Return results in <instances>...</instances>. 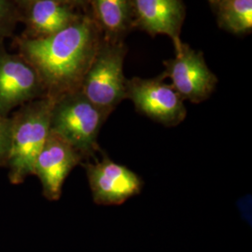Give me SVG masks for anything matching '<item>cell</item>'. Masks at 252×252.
I'll return each mask as SVG.
<instances>
[{
	"label": "cell",
	"instance_id": "obj_8",
	"mask_svg": "<svg viewBox=\"0 0 252 252\" xmlns=\"http://www.w3.org/2000/svg\"><path fill=\"white\" fill-rule=\"evenodd\" d=\"M45 95L38 74L25 58L0 52V117Z\"/></svg>",
	"mask_w": 252,
	"mask_h": 252
},
{
	"label": "cell",
	"instance_id": "obj_4",
	"mask_svg": "<svg viewBox=\"0 0 252 252\" xmlns=\"http://www.w3.org/2000/svg\"><path fill=\"white\" fill-rule=\"evenodd\" d=\"M126 50L122 44H108L94 54L81 81L80 91L108 115L126 98L124 74Z\"/></svg>",
	"mask_w": 252,
	"mask_h": 252
},
{
	"label": "cell",
	"instance_id": "obj_16",
	"mask_svg": "<svg viewBox=\"0 0 252 252\" xmlns=\"http://www.w3.org/2000/svg\"><path fill=\"white\" fill-rule=\"evenodd\" d=\"M211 3H213V4H215V5H219L220 3H221L222 1H224V0H209Z\"/></svg>",
	"mask_w": 252,
	"mask_h": 252
},
{
	"label": "cell",
	"instance_id": "obj_3",
	"mask_svg": "<svg viewBox=\"0 0 252 252\" xmlns=\"http://www.w3.org/2000/svg\"><path fill=\"white\" fill-rule=\"evenodd\" d=\"M108 116L81 91H73L54 98L50 131L71 145L83 160H89L102 152L97 139Z\"/></svg>",
	"mask_w": 252,
	"mask_h": 252
},
{
	"label": "cell",
	"instance_id": "obj_7",
	"mask_svg": "<svg viewBox=\"0 0 252 252\" xmlns=\"http://www.w3.org/2000/svg\"><path fill=\"white\" fill-rule=\"evenodd\" d=\"M175 52V58L164 62V77L170 79L182 99L194 104L208 99L216 89L218 78L208 68L203 54L182 41Z\"/></svg>",
	"mask_w": 252,
	"mask_h": 252
},
{
	"label": "cell",
	"instance_id": "obj_2",
	"mask_svg": "<svg viewBox=\"0 0 252 252\" xmlns=\"http://www.w3.org/2000/svg\"><path fill=\"white\" fill-rule=\"evenodd\" d=\"M54 104V97L45 95L23 105L10 117L11 149L7 166L12 184H21L34 175L36 157L50 133Z\"/></svg>",
	"mask_w": 252,
	"mask_h": 252
},
{
	"label": "cell",
	"instance_id": "obj_13",
	"mask_svg": "<svg viewBox=\"0 0 252 252\" xmlns=\"http://www.w3.org/2000/svg\"><path fill=\"white\" fill-rule=\"evenodd\" d=\"M94 9L101 27L108 35L122 33L130 17L129 0H93Z\"/></svg>",
	"mask_w": 252,
	"mask_h": 252
},
{
	"label": "cell",
	"instance_id": "obj_17",
	"mask_svg": "<svg viewBox=\"0 0 252 252\" xmlns=\"http://www.w3.org/2000/svg\"><path fill=\"white\" fill-rule=\"evenodd\" d=\"M34 1V0H33ZM58 1H61V2H63V1H76V0H58Z\"/></svg>",
	"mask_w": 252,
	"mask_h": 252
},
{
	"label": "cell",
	"instance_id": "obj_12",
	"mask_svg": "<svg viewBox=\"0 0 252 252\" xmlns=\"http://www.w3.org/2000/svg\"><path fill=\"white\" fill-rule=\"evenodd\" d=\"M218 6L220 27L233 34H245L252 28V0H224Z\"/></svg>",
	"mask_w": 252,
	"mask_h": 252
},
{
	"label": "cell",
	"instance_id": "obj_15",
	"mask_svg": "<svg viewBox=\"0 0 252 252\" xmlns=\"http://www.w3.org/2000/svg\"><path fill=\"white\" fill-rule=\"evenodd\" d=\"M9 15V4L7 0H0V28L6 24Z\"/></svg>",
	"mask_w": 252,
	"mask_h": 252
},
{
	"label": "cell",
	"instance_id": "obj_9",
	"mask_svg": "<svg viewBox=\"0 0 252 252\" xmlns=\"http://www.w3.org/2000/svg\"><path fill=\"white\" fill-rule=\"evenodd\" d=\"M83 161L71 145L50 131L34 165V175L40 180L44 197L50 201L59 200L64 180Z\"/></svg>",
	"mask_w": 252,
	"mask_h": 252
},
{
	"label": "cell",
	"instance_id": "obj_14",
	"mask_svg": "<svg viewBox=\"0 0 252 252\" xmlns=\"http://www.w3.org/2000/svg\"><path fill=\"white\" fill-rule=\"evenodd\" d=\"M11 149L10 117H0V166L7 165Z\"/></svg>",
	"mask_w": 252,
	"mask_h": 252
},
{
	"label": "cell",
	"instance_id": "obj_6",
	"mask_svg": "<svg viewBox=\"0 0 252 252\" xmlns=\"http://www.w3.org/2000/svg\"><path fill=\"white\" fill-rule=\"evenodd\" d=\"M100 160L81 162L90 185L93 200L99 206H120L138 195L144 182L124 164L113 162L102 151Z\"/></svg>",
	"mask_w": 252,
	"mask_h": 252
},
{
	"label": "cell",
	"instance_id": "obj_10",
	"mask_svg": "<svg viewBox=\"0 0 252 252\" xmlns=\"http://www.w3.org/2000/svg\"><path fill=\"white\" fill-rule=\"evenodd\" d=\"M137 23L149 34L166 35L177 46L185 18L182 0H132Z\"/></svg>",
	"mask_w": 252,
	"mask_h": 252
},
{
	"label": "cell",
	"instance_id": "obj_1",
	"mask_svg": "<svg viewBox=\"0 0 252 252\" xmlns=\"http://www.w3.org/2000/svg\"><path fill=\"white\" fill-rule=\"evenodd\" d=\"M94 36L92 23L82 19L54 35L21 42L24 58L36 69L48 95L56 98L80 90L95 54Z\"/></svg>",
	"mask_w": 252,
	"mask_h": 252
},
{
	"label": "cell",
	"instance_id": "obj_5",
	"mask_svg": "<svg viewBox=\"0 0 252 252\" xmlns=\"http://www.w3.org/2000/svg\"><path fill=\"white\" fill-rule=\"evenodd\" d=\"M162 74L153 79L127 80L126 98L139 113L165 127L180 125L187 116L184 100Z\"/></svg>",
	"mask_w": 252,
	"mask_h": 252
},
{
	"label": "cell",
	"instance_id": "obj_11",
	"mask_svg": "<svg viewBox=\"0 0 252 252\" xmlns=\"http://www.w3.org/2000/svg\"><path fill=\"white\" fill-rule=\"evenodd\" d=\"M30 24L37 33L51 36L75 22L72 12L58 0H34Z\"/></svg>",
	"mask_w": 252,
	"mask_h": 252
}]
</instances>
